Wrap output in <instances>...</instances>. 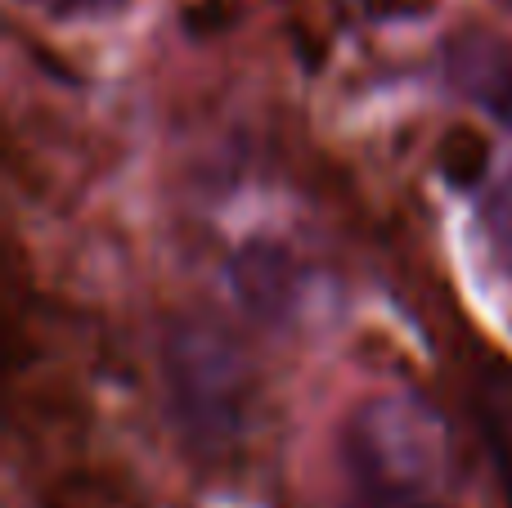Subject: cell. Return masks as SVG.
I'll return each mask as SVG.
<instances>
[{
    "label": "cell",
    "mask_w": 512,
    "mask_h": 508,
    "mask_svg": "<svg viewBox=\"0 0 512 508\" xmlns=\"http://www.w3.org/2000/svg\"><path fill=\"white\" fill-rule=\"evenodd\" d=\"M158 374L180 450L212 473L243 459L256 419V374L243 342L207 315H180L162 333Z\"/></svg>",
    "instance_id": "6da1fadb"
},
{
    "label": "cell",
    "mask_w": 512,
    "mask_h": 508,
    "mask_svg": "<svg viewBox=\"0 0 512 508\" xmlns=\"http://www.w3.org/2000/svg\"><path fill=\"white\" fill-rule=\"evenodd\" d=\"M337 482L346 508H454L441 419L409 392L355 401L337 432Z\"/></svg>",
    "instance_id": "7a4b0ae2"
},
{
    "label": "cell",
    "mask_w": 512,
    "mask_h": 508,
    "mask_svg": "<svg viewBox=\"0 0 512 508\" xmlns=\"http://www.w3.org/2000/svg\"><path fill=\"white\" fill-rule=\"evenodd\" d=\"M445 77L459 95H468L477 108H486L495 122L512 131V41L486 27H459L450 32L441 50Z\"/></svg>",
    "instance_id": "3957f363"
},
{
    "label": "cell",
    "mask_w": 512,
    "mask_h": 508,
    "mask_svg": "<svg viewBox=\"0 0 512 508\" xmlns=\"http://www.w3.org/2000/svg\"><path fill=\"white\" fill-rule=\"evenodd\" d=\"M234 293L261 320H283L297 297V266L279 243H248L234 257Z\"/></svg>",
    "instance_id": "277c9868"
},
{
    "label": "cell",
    "mask_w": 512,
    "mask_h": 508,
    "mask_svg": "<svg viewBox=\"0 0 512 508\" xmlns=\"http://www.w3.org/2000/svg\"><path fill=\"white\" fill-rule=\"evenodd\" d=\"M490 167H495V153L490 140L472 126H450V131L436 140V171L450 189L468 194V189H486L490 185Z\"/></svg>",
    "instance_id": "5b68a950"
},
{
    "label": "cell",
    "mask_w": 512,
    "mask_h": 508,
    "mask_svg": "<svg viewBox=\"0 0 512 508\" xmlns=\"http://www.w3.org/2000/svg\"><path fill=\"white\" fill-rule=\"evenodd\" d=\"M477 225H481V239H486L495 266L512 279V167L481 189Z\"/></svg>",
    "instance_id": "8992f818"
},
{
    "label": "cell",
    "mask_w": 512,
    "mask_h": 508,
    "mask_svg": "<svg viewBox=\"0 0 512 508\" xmlns=\"http://www.w3.org/2000/svg\"><path fill=\"white\" fill-rule=\"evenodd\" d=\"M27 9L45 18H59V23H81V18H108L126 5V0H23Z\"/></svg>",
    "instance_id": "52a82bcc"
},
{
    "label": "cell",
    "mask_w": 512,
    "mask_h": 508,
    "mask_svg": "<svg viewBox=\"0 0 512 508\" xmlns=\"http://www.w3.org/2000/svg\"><path fill=\"white\" fill-rule=\"evenodd\" d=\"M360 5L378 18H409V14H423L432 0H360Z\"/></svg>",
    "instance_id": "ba28073f"
},
{
    "label": "cell",
    "mask_w": 512,
    "mask_h": 508,
    "mask_svg": "<svg viewBox=\"0 0 512 508\" xmlns=\"http://www.w3.org/2000/svg\"><path fill=\"white\" fill-rule=\"evenodd\" d=\"M499 5H504V9H508V14H512V0H499Z\"/></svg>",
    "instance_id": "9c48e42d"
}]
</instances>
